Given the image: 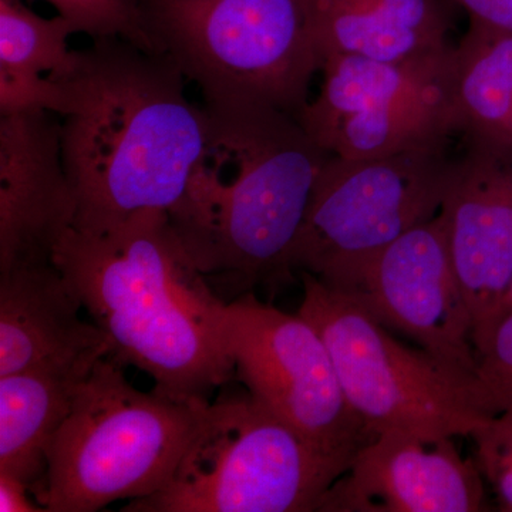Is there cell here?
<instances>
[{"label":"cell","instance_id":"1","mask_svg":"<svg viewBox=\"0 0 512 512\" xmlns=\"http://www.w3.org/2000/svg\"><path fill=\"white\" fill-rule=\"evenodd\" d=\"M47 80L76 201L73 228L97 232L140 212L170 214L208 134L207 109L185 96L180 69L157 50L106 37L73 50Z\"/></svg>","mask_w":512,"mask_h":512},{"label":"cell","instance_id":"2","mask_svg":"<svg viewBox=\"0 0 512 512\" xmlns=\"http://www.w3.org/2000/svg\"><path fill=\"white\" fill-rule=\"evenodd\" d=\"M53 262L106 336L110 357L174 399L212 402L232 382L225 308L175 234L167 212L116 227L70 229Z\"/></svg>","mask_w":512,"mask_h":512},{"label":"cell","instance_id":"3","mask_svg":"<svg viewBox=\"0 0 512 512\" xmlns=\"http://www.w3.org/2000/svg\"><path fill=\"white\" fill-rule=\"evenodd\" d=\"M207 113V140L168 217L194 264L228 303L293 279V247L330 154L282 111Z\"/></svg>","mask_w":512,"mask_h":512},{"label":"cell","instance_id":"4","mask_svg":"<svg viewBox=\"0 0 512 512\" xmlns=\"http://www.w3.org/2000/svg\"><path fill=\"white\" fill-rule=\"evenodd\" d=\"M123 369L103 357L74 397L35 497L46 512H94L156 494L200 429L211 402L140 392Z\"/></svg>","mask_w":512,"mask_h":512},{"label":"cell","instance_id":"5","mask_svg":"<svg viewBox=\"0 0 512 512\" xmlns=\"http://www.w3.org/2000/svg\"><path fill=\"white\" fill-rule=\"evenodd\" d=\"M151 46L210 110L265 107L298 119L322 69L302 0H140Z\"/></svg>","mask_w":512,"mask_h":512},{"label":"cell","instance_id":"6","mask_svg":"<svg viewBox=\"0 0 512 512\" xmlns=\"http://www.w3.org/2000/svg\"><path fill=\"white\" fill-rule=\"evenodd\" d=\"M353 458L322 450L248 392L220 394L167 484L124 512H312Z\"/></svg>","mask_w":512,"mask_h":512},{"label":"cell","instance_id":"7","mask_svg":"<svg viewBox=\"0 0 512 512\" xmlns=\"http://www.w3.org/2000/svg\"><path fill=\"white\" fill-rule=\"evenodd\" d=\"M299 315L328 346L346 402L372 437H471L491 419L476 382L394 339L349 293L302 272Z\"/></svg>","mask_w":512,"mask_h":512},{"label":"cell","instance_id":"8","mask_svg":"<svg viewBox=\"0 0 512 512\" xmlns=\"http://www.w3.org/2000/svg\"><path fill=\"white\" fill-rule=\"evenodd\" d=\"M456 146L330 156L293 247V272L339 291L355 288L380 252L440 214Z\"/></svg>","mask_w":512,"mask_h":512},{"label":"cell","instance_id":"9","mask_svg":"<svg viewBox=\"0 0 512 512\" xmlns=\"http://www.w3.org/2000/svg\"><path fill=\"white\" fill-rule=\"evenodd\" d=\"M320 74L318 96L298 120L330 156L386 157L461 137L456 46L400 62L329 56Z\"/></svg>","mask_w":512,"mask_h":512},{"label":"cell","instance_id":"10","mask_svg":"<svg viewBox=\"0 0 512 512\" xmlns=\"http://www.w3.org/2000/svg\"><path fill=\"white\" fill-rule=\"evenodd\" d=\"M225 342L235 377L315 446L355 458L375 439L346 402L322 336L299 313L289 315L247 293L227 303Z\"/></svg>","mask_w":512,"mask_h":512},{"label":"cell","instance_id":"11","mask_svg":"<svg viewBox=\"0 0 512 512\" xmlns=\"http://www.w3.org/2000/svg\"><path fill=\"white\" fill-rule=\"evenodd\" d=\"M346 293L387 329L403 333L478 386L473 320L440 214L380 252L355 288Z\"/></svg>","mask_w":512,"mask_h":512},{"label":"cell","instance_id":"12","mask_svg":"<svg viewBox=\"0 0 512 512\" xmlns=\"http://www.w3.org/2000/svg\"><path fill=\"white\" fill-rule=\"evenodd\" d=\"M440 215L477 352L512 285V148L458 138Z\"/></svg>","mask_w":512,"mask_h":512},{"label":"cell","instance_id":"13","mask_svg":"<svg viewBox=\"0 0 512 512\" xmlns=\"http://www.w3.org/2000/svg\"><path fill=\"white\" fill-rule=\"evenodd\" d=\"M74 220L57 114L0 113V272L52 262Z\"/></svg>","mask_w":512,"mask_h":512},{"label":"cell","instance_id":"14","mask_svg":"<svg viewBox=\"0 0 512 512\" xmlns=\"http://www.w3.org/2000/svg\"><path fill=\"white\" fill-rule=\"evenodd\" d=\"M487 483L454 439L426 443L406 434L377 436L357 451L316 512L487 511Z\"/></svg>","mask_w":512,"mask_h":512},{"label":"cell","instance_id":"15","mask_svg":"<svg viewBox=\"0 0 512 512\" xmlns=\"http://www.w3.org/2000/svg\"><path fill=\"white\" fill-rule=\"evenodd\" d=\"M82 309L53 261L0 272V376L110 356L106 336Z\"/></svg>","mask_w":512,"mask_h":512},{"label":"cell","instance_id":"16","mask_svg":"<svg viewBox=\"0 0 512 512\" xmlns=\"http://www.w3.org/2000/svg\"><path fill=\"white\" fill-rule=\"evenodd\" d=\"M323 60L359 56L400 62L446 52L457 6L451 0H302Z\"/></svg>","mask_w":512,"mask_h":512},{"label":"cell","instance_id":"17","mask_svg":"<svg viewBox=\"0 0 512 512\" xmlns=\"http://www.w3.org/2000/svg\"><path fill=\"white\" fill-rule=\"evenodd\" d=\"M94 366L79 363L0 376V473L19 478L33 497L45 481L53 440Z\"/></svg>","mask_w":512,"mask_h":512},{"label":"cell","instance_id":"18","mask_svg":"<svg viewBox=\"0 0 512 512\" xmlns=\"http://www.w3.org/2000/svg\"><path fill=\"white\" fill-rule=\"evenodd\" d=\"M72 25L62 16L42 18L22 0H0V113L49 107L47 77L70 62Z\"/></svg>","mask_w":512,"mask_h":512},{"label":"cell","instance_id":"19","mask_svg":"<svg viewBox=\"0 0 512 512\" xmlns=\"http://www.w3.org/2000/svg\"><path fill=\"white\" fill-rule=\"evenodd\" d=\"M456 60L461 136L512 148V33L470 20Z\"/></svg>","mask_w":512,"mask_h":512},{"label":"cell","instance_id":"20","mask_svg":"<svg viewBox=\"0 0 512 512\" xmlns=\"http://www.w3.org/2000/svg\"><path fill=\"white\" fill-rule=\"evenodd\" d=\"M72 25L74 33L93 40L120 37L154 50L144 26L140 0H45Z\"/></svg>","mask_w":512,"mask_h":512},{"label":"cell","instance_id":"21","mask_svg":"<svg viewBox=\"0 0 512 512\" xmlns=\"http://www.w3.org/2000/svg\"><path fill=\"white\" fill-rule=\"evenodd\" d=\"M478 390L490 416L512 407V308L494 323L477 349Z\"/></svg>","mask_w":512,"mask_h":512},{"label":"cell","instance_id":"22","mask_svg":"<svg viewBox=\"0 0 512 512\" xmlns=\"http://www.w3.org/2000/svg\"><path fill=\"white\" fill-rule=\"evenodd\" d=\"M471 439L474 461L493 491L498 510L512 512V407L491 417Z\"/></svg>","mask_w":512,"mask_h":512},{"label":"cell","instance_id":"23","mask_svg":"<svg viewBox=\"0 0 512 512\" xmlns=\"http://www.w3.org/2000/svg\"><path fill=\"white\" fill-rule=\"evenodd\" d=\"M470 20L487 28L512 33V0H451Z\"/></svg>","mask_w":512,"mask_h":512},{"label":"cell","instance_id":"24","mask_svg":"<svg viewBox=\"0 0 512 512\" xmlns=\"http://www.w3.org/2000/svg\"><path fill=\"white\" fill-rule=\"evenodd\" d=\"M0 511L2 512H43L30 493L28 485L10 474L0 473Z\"/></svg>","mask_w":512,"mask_h":512},{"label":"cell","instance_id":"25","mask_svg":"<svg viewBox=\"0 0 512 512\" xmlns=\"http://www.w3.org/2000/svg\"><path fill=\"white\" fill-rule=\"evenodd\" d=\"M511 308H512V285H511L510 292H508L507 299H505L504 308H503V312H501V315H503V313L505 311H508V309H511Z\"/></svg>","mask_w":512,"mask_h":512}]
</instances>
